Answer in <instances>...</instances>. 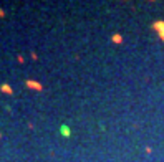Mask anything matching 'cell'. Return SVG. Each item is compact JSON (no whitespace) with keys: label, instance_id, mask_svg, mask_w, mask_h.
Instances as JSON below:
<instances>
[{"label":"cell","instance_id":"6da1fadb","mask_svg":"<svg viewBox=\"0 0 164 162\" xmlns=\"http://www.w3.org/2000/svg\"><path fill=\"white\" fill-rule=\"evenodd\" d=\"M151 28L156 32L158 38L164 43V20H156V22L151 23Z\"/></svg>","mask_w":164,"mask_h":162},{"label":"cell","instance_id":"7a4b0ae2","mask_svg":"<svg viewBox=\"0 0 164 162\" xmlns=\"http://www.w3.org/2000/svg\"><path fill=\"white\" fill-rule=\"evenodd\" d=\"M25 84H27V88L33 89V91H41V89H43V84L38 83V81H35V80H27Z\"/></svg>","mask_w":164,"mask_h":162},{"label":"cell","instance_id":"3957f363","mask_svg":"<svg viewBox=\"0 0 164 162\" xmlns=\"http://www.w3.org/2000/svg\"><path fill=\"white\" fill-rule=\"evenodd\" d=\"M0 93H3V94H10V96H12L13 94V88L10 86V84L3 83V84H0Z\"/></svg>","mask_w":164,"mask_h":162},{"label":"cell","instance_id":"277c9868","mask_svg":"<svg viewBox=\"0 0 164 162\" xmlns=\"http://www.w3.org/2000/svg\"><path fill=\"white\" fill-rule=\"evenodd\" d=\"M123 40H124V38H123V35H121V33H113L111 35V41L114 43V45H121Z\"/></svg>","mask_w":164,"mask_h":162},{"label":"cell","instance_id":"5b68a950","mask_svg":"<svg viewBox=\"0 0 164 162\" xmlns=\"http://www.w3.org/2000/svg\"><path fill=\"white\" fill-rule=\"evenodd\" d=\"M60 131H61V134H63L65 137H70L71 131H70V127H68V126H61V129H60Z\"/></svg>","mask_w":164,"mask_h":162},{"label":"cell","instance_id":"8992f818","mask_svg":"<svg viewBox=\"0 0 164 162\" xmlns=\"http://www.w3.org/2000/svg\"><path fill=\"white\" fill-rule=\"evenodd\" d=\"M17 61H18V63H23L25 60H23V56H22V55H18V56H17Z\"/></svg>","mask_w":164,"mask_h":162},{"label":"cell","instance_id":"52a82bcc","mask_svg":"<svg viewBox=\"0 0 164 162\" xmlns=\"http://www.w3.org/2000/svg\"><path fill=\"white\" fill-rule=\"evenodd\" d=\"M5 17V10H3V8H0V18H3Z\"/></svg>","mask_w":164,"mask_h":162},{"label":"cell","instance_id":"ba28073f","mask_svg":"<svg viewBox=\"0 0 164 162\" xmlns=\"http://www.w3.org/2000/svg\"><path fill=\"white\" fill-rule=\"evenodd\" d=\"M30 56H32V60H38V56H37V53H32Z\"/></svg>","mask_w":164,"mask_h":162},{"label":"cell","instance_id":"9c48e42d","mask_svg":"<svg viewBox=\"0 0 164 162\" xmlns=\"http://www.w3.org/2000/svg\"><path fill=\"white\" fill-rule=\"evenodd\" d=\"M0 139H2V132H0Z\"/></svg>","mask_w":164,"mask_h":162}]
</instances>
